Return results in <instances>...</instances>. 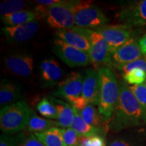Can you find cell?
<instances>
[{
  "label": "cell",
  "mask_w": 146,
  "mask_h": 146,
  "mask_svg": "<svg viewBox=\"0 0 146 146\" xmlns=\"http://www.w3.org/2000/svg\"><path fill=\"white\" fill-rule=\"evenodd\" d=\"M16 139L17 146H45L33 133H22Z\"/></svg>",
  "instance_id": "83f0119b"
},
{
  "label": "cell",
  "mask_w": 146,
  "mask_h": 146,
  "mask_svg": "<svg viewBox=\"0 0 146 146\" xmlns=\"http://www.w3.org/2000/svg\"><path fill=\"white\" fill-rule=\"evenodd\" d=\"M74 116L70 128L76 131L80 135L84 137L94 135H102V134L105 133L104 131L101 130V129H97V128L92 127L88 123H87L81 118V116L78 114L74 108Z\"/></svg>",
  "instance_id": "603a6c76"
},
{
  "label": "cell",
  "mask_w": 146,
  "mask_h": 146,
  "mask_svg": "<svg viewBox=\"0 0 146 146\" xmlns=\"http://www.w3.org/2000/svg\"><path fill=\"white\" fill-rule=\"evenodd\" d=\"M64 141L66 146H78L81 135L72 128L62 129Z\"/></svg>",
  "instance_id": "f1b7e54d"
},
{
  "label": "cell",
  "mask_w": 146,
  "mask_h": 146,
  "mask_svg": "<svg viewBox=\"0 0 146 146\" xmlns=\"http://www.w3.org/2000/svg\"><path fill=\"white\" fill-rule=\"evenodd\" d=\"M21 96V85L16 82L4 78L0 85V105L3 107L15 103ZM18 102V101H17Z\"/></svg>",
  "instance_id": "e0dca14e"
},
{
  "label": "cell",
  "mask_w": 146,
  "mask_h": 146,
  "mask_svg": "<svg viewBox=\"0 0 146 146\" xmlns=\"http://www.w3.org/2000/svg\"><path fill=\"white\" fill-rule=\"evenodd\" d=\"M36 109L41 116L50 119H58L59 114L54 104L47 98H43L36 106Z\"/></svg>",
  "instance_id": "484cf974"
},
{
  "label": "cell",
  "mask_w": 146,
  "mask_h": 146,
  "mask_svg": "<svg viewBox=\"0 0 146 146\" xmlns=\"http://www.w3.org/2000/svg\"><path fill=\"white\" fill-rule=\"evenodd\" d=\"M74 1H62L50 7L39 5L35 8L38 17L41 16L51 28L58 30L72 29L75 25L73 10Z\"/></svg>",
  "instance_id": "277c9868"
},
{
  "label": "cell",
  "mask_w": 146,
  "mask_h": 146,
  "mask_svg": "<svg viewBox=\"0 0 146 146\" xmlns=\"http://www.w3.org/2000/svg\"><path fill=\"white\" fill-rule=\"evenodd\" d=\"M78 146H106L104 139L101 135L81 136Z\"/></svg>",
  "instance_id": "f546056e"
},
{
  "label": "cell",
  "mask_w": 146,
  "mask_h": 146,
  "mask_svg": "<svg viewBox=\"0 0 146 146\" xmlns=\"http://www.w3.org/2000/svg\"><path fill=\"white\" fill-rule=\"evenodd\" d=\"M54 127H58L57 121L39 117L32 112L27 125V131L29 133L35 134L45 132Z\"/></svg>",
  "instance_id": "7402d4cb"
},
{
  "label": "cell",
  "mask_w": 146,
  "mask_h": 146,
  "mask_svg": "<svg viewBox=\"0 0 146 146\" xmlns=\"http://www.w3.org/2000/svg\"><path fill=\"white\" fill-rule=\"evenodd\" d=\"M120 94L109 123V129L115 132L146 126V110L124 82H119Z\"/></svg>",
  "instance_id": "6da1fadb"
},
{
  "label": "cell",
  "mask_w": 146,
  "mask_h": 146,
  "mask_svg": "<svg viewBox=\"0 0 146 146\" xmlns=\"http://www.w3.org/2000/svg\"><path fill=\"white\" fill-rule=\"evenodd\" d=\"M32 111L25 100L5 106L0 111V129L3 134L11 135L27 127Z\"/></svg>",
  "instance_id": "3957f363"
},
{
  "label": "cell",
  "mask_w": 146,
  "mask_h": 146,
  "mask_svg": "<svg viewBox=\"0 0 146 146\" xmlns=\"http://www.w3.org/2000/svg\"><path fill=\"white\" fill-rule=\"evenodd\" d=\"M39 29L38 18L30 23L16 27H4L1 29L8 43H19L30 40Z\"/></svg>",
  "instance_id": "8fae6325"
},
{
  "label": "cell",
  "mask_w": 146,
  "mask_h": 146,
  "mask_svg": "<svg viewBox=\"0 0 146 146\" xmlns=\"http://www.w3.org/2000/svg\"><path fill=\"white\" fill-rule=\"evenodd\" d=\"M40 79L45 87L58 85L62 81L64 72L56 60L45 59L40 64Z\"/></svg>",
  "instance_id": "9a60e30c"
},
{
  "label": "cell",
  "mask_w": 146,
  "mask_h": 146,
  "mask_svg": "<svg viewBox=\"0 0 146 146\" xmlns=\"http://www.w3.org/2000/svg\"><path fill=\"white\" fill-rule=\"evenodd\" d=\"M33 59L27 53H18L4 58L7 69L18 76L27 77L32 74L33 70Z\"/></svg>",
  "instance_id": "4fadbf2b"
},
{
  "label": "cell",
  "mask_w": 146,
  "mask_h": 146,
  "mask_svg": "<svg viewBox=\"0 0 146 146\" xmlns=\"http://www.w3.org/2000/svg\"><path fill=\"white\" fill-rule=\"evenodd\" d=\"M55 36L62 40L67 44L90 55L91 51L90 42L86 36L76 30L74 27L68 29L57 30L55 33Z\"/></svg>",
  "instance_id": "2e32d148"
},
{
  "label": "cell",
  "mask_w": 146,
  "mask_h": 146,
  "mask_svg": "<svg viewBox=\"0 0 146 146\" xmlns=\"http://www.w3.org/2000/svg\"><path fill=\"white\" fill-rule=\"evenodd\" d=\"M52 51L57 57L70 67L85 66L91 62L89 54L67 44L57 37L54 39Z\"/></svg>",
  "instance_id": "52a82bcc"
},
{
  "label": "cell",
  "mask_w": 146,
  "mask_h": 146,
  "mask_svg": "<svg viewBox=\"0 0 146 146\" xmlns=\"http://www.w3.org/2000/svg\"><path fill=\"white\" fill-rule=\"evenodd\" d=\"M144 57H145V58H146V56H144Z\"/></svg>",
  "instance_id": "74e56055"
},
{
  "label": "cell",
  "mask_w": 146,
  "mask_h": 146,
  "mask_svg": "<svg viewBox=\"0 0 146 146\" xmlns=\"http://www.w3.org/2000/svg\"><path fill=\"white\" fill-rule=\"evenodd\" d=\"M98 71L100 81L98 110L109 125L119 98V82L112 70L108 66H100Z\"/></svg>",
  "instance_id": "7a4b0ae2"
},
{
  "label": "cell",
  "mask_w": 146,
  "mask_h": 146,
  "mask_svg": "<svg viewBox=\"0 0 146 146\" xmlns=\"http://www.w3.org/2000/svg\"><path fill=\"white\" fill-rule=\"evenodd\" d=\"M27 3L21 0H8L0 3V14L1 16L26 10Z\"/></svg>",
  "instance_id": "d4e9b609"
},
{
  "label": "cell",
  "mask_w": 146,
  "mask_h": 146,
  "mask_svg": "<svg viewBox=\"0 0 146 146\" xmlns=\"http://www.w3.org/2000/svg\"><path fill=\"white\" fill-rule=\"evenodd\" d=\"M126 83L131 85L144 84L146 81V72L140 68H136L123 74Z\"/></svg>",
  "instance_id": "4316f807"
},
{
  "label": "cell",
  "mask_w": 146,
  "mask_h": 146,
  "mask_svg": "<svg viewBox=\"0 0 146 146\" xmlns=\"http://www.w3.org/2000/svg\"><path fill=\"white\" fill-rule=\"evenodd\" d=\"M108 146H146V141L139 135L125 134L113 139Z\"/></svg>",
  "instance_id": "cb8c5ba5"
},
{
  "label": "cell",
  "mask_w": 146,
  "mask_h": 146,
  "mask_svg": "<svg viewBox=\"0 0 146 146\" xmlns=\"http://www.w3.org/2000/svg\"><path fill=\"white\" fill-rule=\"evenodd\" d=\"M83 76L80 72H74L68 75L57 85L53 95L58 98L81 96L83 91Z\"/></svg>",
  "instance_id": "7c38bea8"
},
{
  "label": "cell",
  "mask_w": 146,
  "mask_h": 146,
  "mask_svg": "<svg viewBox=\"0 0 146 146\" xmlns=\"http://www.w3.org/2000/svg\"><path fill=\"white\" fill-rule=\"evenodd\" d=\"M76 112L87 123L92 127L101 129L105 133L109 129L108 125L106 123L104 118L94 105L89 104L81 110Z\"/></svg>",
  "instance_id": "d6986e66"
},
{
  "label": "cell",
  "mask_w": 146,
  "mask_h": 146,
  "mask_svg": "<svg viewBox=\"0 0 146 146\" xmlns=\"http://www.w3.org/2000/svg\"><path fill=\"white\" fill-rule=\"evenodd\" d=\"M95 31L99 33L107 41L111 55L133 36L132 28L125 25H106Z\"/></svg>",
  "instance_id": "ba28073f"
},
{
  "label": "cell",
  "mask_w": 146,
  "mask_h": 146,
  "mask_svg": "<svg viewBox=\"0 0 146 146\" xmlns=\"http://www.w3.org/2000/svg\"><path fill=\"white\" fill-rule=\"evenodd\" d=\"M116 68L119 70L120 72H123V74L136 68L142 69V70L146 72V58L143 56L140 59L135 60V61L133 62L127 64L117 67Z\"/></svg>",
  "instance_id": "1f68e13d"
},
{
  "label": "cell",
  "mask_w": 146,
  "mask_h": 146,
  "mask_svg": "<svg viewBox=\"0 0 146 146\" xmlns=\"http://www.w3.org/2000/svg\"><path fill=\"white\" fill-rule=\"evenodd\" d=\"M35 135L45 146H66L64 141L62 129L54 127L41 133H35Z\"/></svg>",
  "instance_id": "44dd1931"
},
{
  "label": "cell",
  "mask_w": 146,
  "mask_h": 146,
  "mask_svg": "<svg viewBox=\"0 0 146 146\" xmlns=\"http://www.w3.org/2000/svg\"><path fill=\"white\" fill-rule=\"evenodd\" d=\"M145 86H146V81H145Z\"/></svg>",
  "instance_id": "8d00e7d4"
},
{
  "label": "cell",
  "mask_w": 146,
  "mask_h": 146,
  "mask_svg": "<svg viewBox=\"0 0 146 146\" xmlns=\"http://www.w3.org/2000/svg\"><path fill=\"white\" fill-rule=\"evenodd\" d=\"M139 44L143 56H146V33L139 39Z\"/></svg>",
  "instance_id": "d590c367"
},
{
  "label": "cell",
  "mask_w": 146,
  "mask_h": 146,
  "mask_svg": "<svg viewBox=\"0 0 146 146\" xmlns=\"http://www.w3.org/2000/svg\"><path fill=\"white\" fill-rule=\"evenodd\" d=\"M70 104L74 108L76 111H80L83 109L85 106L89 104V102L87 101L83 96H75V97H68L65 98Z\"/></svg>",
  "instance_id": "d6a6232c"
},
{
  "label": "cell",
  "mask_w": 146,
  "mask_h": 146,
  "mask_svg": "<svg viewBox=\"0 0 146 146\" xmlns=\"http://www.w3.org/2000/svg\"><path fill=\"white\" fill-rule=\"evenodd\" d=\"M118 17L131 28L146 27V0L128 2L120 9Z\"/></svg>",
  "instance_id": "9c48e42d"
},
{
  "label": "cell",
  "mask_w": 146,
  "mask_h": 146,
  "mask_svg": "<svg viewBox=\"0 0 146 146\" xmlns=\"http://www.w3.org/2000/svg\"><path fill=\"white\" fill-rule=\"evenodd\" d=\"M100 81L98 71L93 68L88 69L83 76L81 96L89 104L98 106L100 103Z\"/></svg>",
  "instance_id": "5bb4252c"
},
{
  "label": "cell",
  "mask_w": 146,
  "mask_h": 146,
  "mask_svg": "<svg viewBox=\"0 0 146 146\" xmlns=\"http://www.w3.org/2000/svg\"><path fill=\"white\" fill-rule=\"evenodd\" d=\"M76 30L83 34L90 42L91 61L98 66H111V54L107 41L99 33L95 30L74 27Z\"/></svg>",
  "instance_id": "8992f818"
},
{
  "label": "cell",
  "mask_w": 146,
  "mask_h": 146,
  "mask_svg": "<svg viewBox=\"0 0 146 146\" xmlns=\"http://www.w3.org/2000/svg\"><path fill=\"white\" fill-rule=\"evenodd\" d=\"M49 100L54 104L59 114V118L57 120L58 127H61L62 129L70 128L74 116V110L73 106L69 103L58 100L53 96L49 97Z\"/></svg>",
  "instance_id": "ac0fdd59"
},
{
  "label": "cell",
  "mask_w": 146,
  "mask_h": 146,
  "mask_svg": "<svg viewBox=\"0 0 146 146\" xmlns=\"http://www.w3.org/2000/svg\"><path fill=\"white\" fill-rule=\"evenodd\" d=\"M62 0H36L35 2L37 4L45 7H50L59 3Z\"/></svg>",
  "instance_id": "e575fe53"
},
{
  "label": "cell",
  "mask_w": 146,
  "mask_h": 146,
  "mask_svg": "<svg viewBox=\"0 0 146 146\" xmlns=\"http://www.w3.org/2000/svg\"><path fill=\"white\" fill-rule=\"evenodd\" d=\"M129 86L139 103L146 110V86L145 83L137 85H129Z\"/></svg>",
  "instance_id": "4dcf8cb0"
},
{
  "label": "cell",
  "mask_w": 146,
  "mask_h": 146,
  "mask_svg": "<svg viewBox=\"0 0 146 146\" xmlns=\"http://www.w3.org/2000/svg\"><path fill=\"white\" fill-rule=\"evenodd\" d=\"M38 18L35 11L26 10L1 16V20L5 27H16L30 23Z\"/></svg>",
  "instance_id": "ffe728a7"
},
{
  "label": "cell",
  "mask_w": 146,
  "mask_h": 146,
  "mask_svg": "<svg viewBox=\"0 0 146 146\" xmlns=\"http://www.w3.org/2000/svg\"><path fill=\"white\" fill-rule=\"evenodd\" d=\"M143 56L139 40L132 36L111 55V65L117 68L140 59Z\"/></svg>",
  "instance_id": "30bf717a"
},
{
  "label": "cell",
  "mask_w": 146,
  "mask_h": 146,
  "mask_svg": "<svg viewBox=\"0 0 146 146\" xmlns=\"http://www.w3.org/2000/svg\"><path fill=\"white\" fill-rule=\"evenodd\" d=\"M76 27L96 30L106 25L108 19L102 10L89 1H74L73 4Z\"/></svg>",
  "instance_id": "5b68a950"
},
{
  "label": "cell",
  "mask_w": 146,
  "mask_h": 146,
  "mask_svg": "<svg viewBox=\"0 0 146 146\" xmlns=\"http://www.w3.org/2000/svg\"><path fill=\"white\" fill-rule=\"evenodd\" d=\"M0 146H17L16 138L3 133L0 137Z\"/></svg>",
  "instance_id": "836d02e7"
}]
</instances>
